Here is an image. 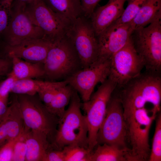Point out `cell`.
<instances>
[{
  "label": "cell",
  "mask_w": 161,
  "mask_h": 161,
  "mask_svg": "<svg viewBox=\"0 0 161 161\" xmlns=\"http://www.w3.org/2000/svg\"><path fill=\"white\" fill-rule=\"evenodd\" d=\"M129 151L114 145L97 144L92 152L90 161H127Z\"/></svg>",
  "instance_id": "obj_21"
},
{
  "label": "cell",
  "mask_w": 161,
  "mask_h": 161,
  "mask_svg": "<svg viewBox=\"0 0 161 161\" xmlns=\"http://www.w3.org/2000/svg\"><path fill=\"white\" fill-rule=\"evenodd\" d=\"M66 36L73 44L83 68L89 67L97 59V37L90 18L82 15L73 21Z\"/></svg>",
  "instance_id": "obj_7"
},
{
  "label": "cell",
  "mask_w": 161,
  "mask_h": 161,
  "mask_svg": "<svg viewBox=\"0 0 161 161\" xmlns=\"http://www.w3.org/2000/svg\"><path fill=\"white\" fill-rule=\"evenodd\" d=\"M25 127L27 147L25 161H43L50 146L47 137L41 132L31 130Z\"/></svg>",
  "instance_id": "obj_17"
},
{
  "label": "cell",
  "mask_w": 161,
  "mask_h": 161,
  "mask_svg": "<svg viewBox=\"0 0 161 161\" xmlns=\"http://www.w3.org/2000/svg\"><path fill=\"white\" fill-rule=\"evenodd\" d=\"M110 60L97 59L89 67L82 69L65 80L80 95L83 102L89 99L98 83L108 78Z\"/></svg>",
  "instance_id": "obj_12"
},
{
  "label": "cell",
  "mask_w": 161,
  "mask_h": 161,
  "mask_svg": "<svg viewBox=\"0 0 161 161\" xmlns=\"http://www.w3.org/2000/svg\"><path fill=\"white\" fill-rule=\"evenodd\" d=\"M47 82L32 78L16 80L12 85L11 92L17 95H34L45 86Z\"/></svg>",
  "instance_id": "obj_24"
},
{
  "label": "cell",
  "mask_w": 161,
  "mask_h": 161,
  "mask_svg": "<svg viewBox=\"0 0 161 161\" xmlns=\"http://www.w3.org/2000/svg\"><path fill=\"white\" fill-rule=\"evenodd\" d=\"M43 161H65V156L62 149H50L47 151Z\"/></svg>",
  "instance_id": "obj_33"
},
{
  "label": "cell",
  "mask_w": 161,
  "mask_h": 161,
  "mask_svg": "<svg viewBox=\"0 0 161 161\" xmlns=\"http://www.w3.org/2000/svg\"><path fill=\"white\" fill-rule=\"evenodd\" d=\"M5 117L8 127L7 141L19 137L24 127L17 95L13 96L10 106L7 107Z\"/></svg>",
  "instance_id": "obj_19"
},
{
  "label": "cell",
  "mask_w": 161,
  "mask_h": 161,
  "mask_svg": "<svg viewBox=\"0 0 161 161\" xmlns=\"http://www.w3.org/2000/svg\"><path fill=\"white\" fill-rule=\"evenodd\" d=\"M156 120L155 130L148 160H161V115L160 114Z\"/></svg>",
  "instance_id": "obj_28"
},
{
  "label": "cell",
  "mask_w": 161,
  "mask_h": 161,
  "mask_svg": "<svg viewBox=\"0 0 161 161\" xmlns=\"http://www.w3.org/2000/svg\"><path fill=\"white\" fill-rule=\"evenodd\" d=\"M7 107V104L0 100V123L5 116Z\"/></svg>",
  "instance_id": "obj_37"
},
{
  "label": "cell",
  "mask_w": 161,
  "mask_h": 161,
  "mask_svg": "<svg viewBox=\"0 0 161 161\" xmlns=\"http://www.w3.org/2000/svg\"><path fill=\"white\" fill-rule=\"evenodd\" d=\"M33 0H16L14 3L23 4H27Z\"/></svg>",
  "instance_id": "obj_38"
},
{
  "label": "cell",
  "mask_w": 161,
  "mask_h": 161,
  "mask_svg": "<svg viewBox=\"0 0 161 161\" xmlns=\"http://www.w3.org/2000/svg\"><path fill=\"white\" fill-rule=\"evenodd\" d=\"M127 142L129 144V161L148 160L151 149L149 143L150 129L157 113L150 115L145 107L135 109L123 106Z\"/></svg>",
  "instance_id": "obj_1"
},
{
  "label": "cell",
  "mask_w": 161,
  "mask_h": 161,
  "mask_svg": "<svg viewBox=\"0 0 161 161\" xmlns=\"http://www.w3.org/2000/svg\"><path fill=\"white\" fill-rule=\"evenodd\" d=\"M9 0L10 1H13V0Z\"/></svg>",
  "instance_id": "obj_39"
},
{
  "label": "cell",
  "mask_w": 161,
  "mask_h": 161,
  "mask_svg": "<svg viewBox=\"0 0 161 161\" xmlns=\"http://www.w3.org/2000/svg\"><path fill=\"white\" fill-rule=\"evenodd\" d=\"M146 0H127L128 5L121 16L114 23L117 24L130 22Z\"/></svg>",
  "instance_id": "obj_27"
},
{
  "label": "cell",
  "mask_w": 161,
  "mask_h": 161,
  "mask_svg": "<svg viewBox=\"0 0 161 161\" xmlns=\"http://www.w3.org/2000/svg\"><path fill=\"white\" fill-rule=\"evenodd\" d=\"M108 78L120 89L141 73L144 65L136 51L131 39L110 60Z\"/></svg>",
  "instance_id": "obj_11"
},
{
  "label": "cell",
  "mask_w": 161,
  "mask_h": 161,
  "mask_svg": "<svg viewBox=\"0 0 161 161\" xmlns=\"http://www.w3.org/2000/svg\"><path fill=\"white\" fill-rule=\"evenodd\" d=\"M16 80L9 73L7 78L0 84V100L6 104L12 85Z\"/></svg>",
  "instance_id": "obj_31"
},
{
  "label": "cell",
  "mask_w": 161,
  "mask_h": 161,
  "mask_svg": "<svg viewBox=\"0 0 161 161\" xmlns=\"http://www.w3.org/2000/svg\"><path fill=\"white\" fill-rule=\"evenodd\" d=\"M161 15V0H146L130 23L133 31L145 27Z\"/></svg>",
  "instance_id": "obj_22"
},
{
  "label": "cell",
  "mask_w": 161,
  "mask_h": 161,
  "mask_svg": "<svg viewBox=\"0 0 161 161\" xmlns=\"http://www.w3.org/2000/svg\"><path fill=\"white\" fill-rule=\"evenodd\" d=\"M74 90L68 84L59 88L50 103L45 106L49 112L60 118L70 102Z\"/></svg>",
  "instance_id": "obj_23"
},
{
  "label": "cell",
  "mask_w": 161,
  "mask_h": 161,
  "mask_svg": "<svg viewBox=\"0 0 161 161\" xmlns=\"http://www.w3.org/2000/svg\"><path fill=\"white\" fill-rule=\"evenodd\" d=\"M97 144L106 143L129 149L127 145L123 107L118 96L112 97V95L108 102L105 117L97 133Z\"/></svg>",
  "instance_id": "obj_9"
},
{
  "label": "cell",
  "mask_w": 161,
  "mask_h": 161,
  "mask_svg": "<svg viewBox=\"0 0 161 161\" xmlns=\"http://www.w3.org/2000/svg\"><path fill=\"white\" fill-rule=\"evenodd\" d=\"M26 128L24 130L16 142L13 148L12 161H25L27 147L25 140Z\"/></svg>",
  "instance_id": "obj_29"
},
{
  "label": "cell",
  "mask_w": 161,
  "mask_h": 161,
  "mask_svg": "<svg viewBox=\"0 0 161 161\" xmlns=\"http://www.w3.org/2000/svg\"><path fill=\"white\" fill-rule=\"evenodd\" d=\"M13 68L10 73L17 80L44 77V64L28 61L16 57H12Z\"/></svg>",
  "instance_id": "obj_18"
},
{
  "label": "cell",
  "mask_w": 161,
  "mask_h": 161,
  "mask_svg": "<svg viewBox=\"0 0 161 161\" xmlns=\"http://www.w3.org/2000/svg\"><path fill=\"white\" fill-rule=\"evenodd\" d=\"M26 4L14 3L11 15L5 32L7 45H14L34 39L45 38L44 33L32 21L26 11Z\"/></svg>",
  "instance_id": "obj_13"
},
{
  "label": "cell",
  "mask_w": 161,
  "mask_h": 161,
  "mask_svg": "<svg viewBox=\"0 0 161 161\" xmlns=\"http://www.w3.org/2000/svg\"><path fill=\"white\" fill-rule=\"evenodd\" d=\"M35 95H17L24 125L30 130L43 133L48 139H54L59 119L49 112Z\"/></svg>",
  "instance_id": "obj_8"
},
{
  "label": "cell",
  "mask_w": 161,
  "mask_h": 161,
  "mask_svg": "<svg viewBox=\"0 0 161 161\" xmlns=\"http://www.w3.org/2000/svg\"><path fill=\"white\" fill-rule=\"evenodd\" d=\"M127 0H109L105 5L95 10L90 19L97 36L121 16Z\"/></svg>",
  "instance_id": "obj_16"
},
{
  "label": "cell",
  "mask_w": 161,
  "mask_h": 161,
  "mask_svg": "<svg viewBox=\"0 0 161 161\" xmlns=\"http://www.w3.org/2000/svg\"><path fill=\"white\" fill-rule=\"evenodd\" d=\"M131 39L136 51L143 62L146 71L160 73L161 15L148 26L134 30Z\"/></svg>",
  "instance_id": "obj_5"
},
{
  "label": "cell",
  "mask_w": 161,
  "mask_h": 161,
  "mask_svg": "<svg viewBox=\"0 0 161 161\" xmlns=\"http://www.w3.org/2000/svg\"><path fill=\"white\" fill-rule=\"evenodd\" d=\"M69 103V107L59 119L53 145L60 149L70 145L88 148V126L80 110V98L74 90Z\"/></svg>",
  "instance_id": "obj_2"
},
{
  "label": "cell",
  "mask_w": 161,
  "mask_h": 161,
  "mask_svg": "<svg viewBox=\"0 0 161 161\" xmlns=\"http://www.w3.org/2000/svg\"><path fill=\"white\" fill-rule=\"evenodd\" d=\"M10 66V63L8 60L0 58V75H4L7 73Z\"/></svg>",
  "instance_id": "obj_36"
},
{
  "label": "cell",
  "mask_w": 161,
  "mask_h": 161,
  "mask_svg": "<svg viewBox=\"0 0 161 161\" xmlns=\"http://www.w3.org/2000/svg\"><path fill=\"white\" fill-rule=\"evenodd\" d=\"M133 30L130 23H113L97 36L98 59L111 60L113 56L131 40Z\"/></svg>",
  "instance_id": "obj_14"
},
{
  "label": "cell",
  "mask_w": 161,
  "mask_h": 161,
  "mask_svg": "<svg viewBox=\"0 0 161 161\" xmlns=\"http://www.w3.org/2000/svg\"><path fill=\"white\" fill-rule=\"evenodd\" d=\"M8 131L7 124L5 117L0 123V146L7 142Z\"/></svg>",
  "instance_id": "obj_35"
},
{
  "label": "cell",
  "mask_w": 161,
  "mask_h": 161,
  "mask_svg": "<svg viewBox=\"0 0 161 161\" xmlns=\"http://www.w3.org/2000/svg\"><path fill=\"white\" fill-rule=\"evenodd\" d=\"M26 11L45 38L54 43L66 35L72 22L52 11L43 0H33L26 4Z\"/></svg>",
  "instance_id": "obj_10"
},
{
  "label": "cell",
  "mask_w": 161,
  "mask_h": 161,
  "mask_svg": "<svg viewBox=\"0 0 161 161\" xmlns=\"http://www.w3.org/2000/svg\"><path fill=\"white\" fill-rule=\"evenodd\" d=\"M116 88V83L108 78L101 83L88 100L81 103L88 127V148L91 151L97 144V133L105 117L108 102Z\"/></svg>",
  "instance_id": "obj_6"
},
{
  "label": "cell",
  "mask_w": 161,
  "mask_h": 161,
  "mask_svg": "<svg viewBox=\"0 0 161 161\" xmlns=\"http://www.w3.org/2000/svg\"><path fill=\"white\" fill-rule=\"evenodd\" d=\"M53 43L45 38L32 39L16 45H7L6 50L10 58L15 57L32 63L44 64Z\"/></svg>",
  "instance_id": "obj_15"
},
{
  "label": "cell",
  "mask_w": 161,
  "mask_h": 161,
  "mask_svg": "<svg viewBox=\"0 0 161 161\" xmlns=\"http://www.w3.org/2000/svg\"><path fill=\"white\" fill-rule=\"evenodd\" d=\"M160 73L146 70L120 88L118 96L122 105L139 109L150 103L153 106L151 111L157 113L160 109Z\"/></svg>",
  "instance_id": "obj_3"
},
{
  "label": "cell",
  "mask_w": 161,
  "mask_h": 161,
  "mask_svg": "<svg viewBox=\"0 0 161 161\" xmlns=\"http://www.w3.org/2000/svg\"><path fill=\"white\" fill-rule=\"evenodd\" d=\"M100 0H81L83 15L90 18L96 5Z\"/></svg>",
  "instance_id": "obj_34"
},
{
  "label": "cell",
  "mask_w": 161,
  "mask_h": 161,
  "mask_svg": "<svg viewBox=\"0 0 161 161\" xmlns=\"http://www.w3.org/2000/svg\"><path fill=\"white\" fill-rule=\"evenodd\" d=\"M19 136L0 146V161H12L14 146Z\"/></svg>",
  "instance_id": "obj_32"
},
{
  "label": "cell",
  "mask_w": 161,
  "mask_h": 161,
  "mask_svg": "<svg viewBox=\"0 0 161 161\" xmlns=\"http://www.w3.org/2000/svg\"><path fill=\"white\" fill-rule=\"evenodd\" d=\"M43 64L44 77L50 81L65 80L83 69L75 47L66 35L53 43Z\"/></svg>",
  "instance_id": "obj_4"
},
{
  "label": "cell",
  "mask_w": 161,
  "mask_h": 161,
  "mask_svg": "<svg viewBox=\"0 0 161 161\" xmlns=\"http://www.w3.org/2000/svg\"><path fill=\"white\" fill-rule=\"evenodd\" d=\"M12 4L0 0V34L5 32L8 26L11 15Z\"/></svg>",
  "instance_id": "obj_30"
},
{
  "label": "cell",
  "mask_w": 161,
  "mask_h": 161,
  "mask_svg": "<svg viewBox=\"0 0 161 161\" xmlns=\"http://www.w3.org/2000/svg\"><path fill=\"white\" fill-rule=\"evenodd\" d=\"M54 12L72 22L83 15L81 0H43Z\"/></svg>",
  "instance_id": "obj_20"
},
{
  "label": "cell",
  "mask_w": 161,
  "mask_h": 161,
  "mask_svg": "<svg viewBox=\"0 0 161 161\" xmlns=\"http://www.w3.org/2000/svg\"><path fill=\"white\" fill-rule=\"evenodd\" d=\"M65 161H90L92 151L89 148L75 145L66 146L62 148Z\"/></svg>",
  "instance_id": "obj_25"
},
{
  "label": "cell",
  "mask_w": 161,
  "mask_h": 161,
  "mask_svg": "<svg viewBox=\"0 0 161 161\" xmlns=\"http://www.w3.org/2000/svg\"><path fill=\"white\" fill-rule=\"evenodd\" d=\"M67 84L66 80H47L46 85L38 93V97L45 106H47L51 102L58 89Z\"/></svg>",
  "instance_id": "obj_26"
}]
</instances>
